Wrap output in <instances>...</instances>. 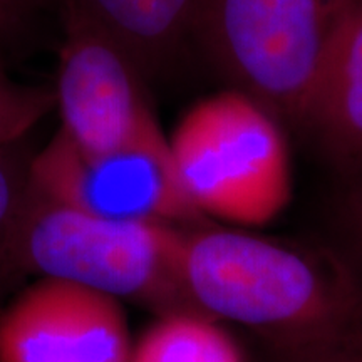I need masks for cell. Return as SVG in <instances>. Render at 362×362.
Returning a JSON list of instances; mask_svg holds the SVG:
<instances>
[{
	"label": "cell",
	"mask_w": 362,
	"mask_h": 362,
	"mask_svg": "<svg viewBox=\"0 0 362 362\" xmlns=\"http://www.w3.org/2000/svg\"><path fill=\"white\" fill-rule=\"evenodd\" d=\"M54 106V89L13 83L0 72V151L24 138Z\"/></svg>",
	"instance_id": "8fae6325"
},
{
	"label": "cell",
	"mask_w": 362,
	"mask_h": 362,
	"mask_svg": "<svg viewBox=\"0 0 362 362\" xmlns=\"http://www.w3.org/2000/svg\"><path fill=\"white\" fill-rule=\"evenodd\" d=\"M27 188L99 220L181 228L206 220L181 187L168 143L96 153L57 131L30 163Z\"/></svg>",
	"instance_id": "5b68a950"
},
{
	"label": "cell",
	"mask_w": 362,
	"mask_h": 362,
	"mask_svg": "<svg viewBox=\"0 0 362 362\" xmlns=\"http://www.w3.org/2000/svg\"><path fill=\"white\" fill-rule=\"evenodd\" d=\"M128 317L115 297L40 279L0 312V362H129Z\"/></svg>",
	"instance_id": "52a82bcc"
},
{
	"label": "cell",
	"mask_w": 362,
	"mask_h": 362,
	"mask_svg": "<svg viewBox=\"0 0 362 362\" xmlns=\"http://www.w3.org/2000/svg\"><path fill=\"white\" fill-rule=\"evenodd\" d=\"M128 54L139 74L158 69L189 39L193 0H66Z\"/></svg>",
	"instance_id": "9c48e42d"
},
{
	"label": "cell",
	"mask_w": 362,
	"mask_h": 362,
	"mask_svg": "<svg viewBox=\"0 0 362 362\" xmlns=\"http://www.w3.org/2000/svg\"><path fill=\"white\" fill-rule=\"evenodd\" d=\"M359 0H193L189 39L233 89L277 119L302 124L307 104Z\"/></svg>",
	"instance_id": "3957f363"
},
{
	"label": "cell",
	"mask_w": 362,
	"mask_h": 362,
	"mask_svg": "<svg viewBox=\"0 0 362 362\" xmlns=\"http://www.w3.org/2000/svg\"><path fill=\"white\" fill-rule=\"evenodd\" d=\"M347 221H349L351 235L356 240L362 257V187L356 189L349 202V211H347Z\"/></svg>",
	"instance_id": "9a60e30c"
},
{
	"label": "cell",
	"mask_w": 362,
	"mask_h": 362,
	"mask_svg": "<svg viewBox=\"0 0 362 362\" xmlns=\"http://www.w3.org/2000/svg\"><path fill=\"white\" fill-rule=\"evenodd\" d=\"M40 0H0V37L19 30Z\"/></svg>",
	"instance_id": "5bb4252c"
},
{
	"label": "cell",
	"mask_w": 362,
	"mask_h": 362,
	"mask_svg": "<svg viewBox=\"0 0 362 362\" xmlns=\"http://www.w3.org/2000/svg\"><path fill=\"white\" fill-rule=\"evenodd\" d=\"M27 178L22 180L16 166L0 151V257H4L11 228L24 202Z\"/></svg>",
	"instance_id": "7c38bea8"
},
{
	"label": "cell",
	"mask_w": 362,
	"mask_h": 362,
	"mask_svg": "<svg viewBox=\"0 0 362 362\" xmlns=\"http://www.w3.org/2000/svg\"><path fill=\"white\" fill-rule=\"evenodd\" d=\"M300 126L336 160L362 168V0L339 33Z\"/></svg>",
	"instance_id": "ba28073f"
},
{
	"label": "cell",
	"mask_w": 362,
	"mask_h": 362,
	"mask_svg": "<svg viewBox=\"0 0 362 362\" xmlns=\"http://www.w3.org/2000/svg\"><path fill=\"white\" fill-rule=\"evenodd\" d=\"M187 230L99 220L56 205L25 187L4 255L42 279L134 302L158 315L202 314L185 284Z\"/></svg>",
	"instance_id": "7a4b0ae2"
},
{
	"label": "cell",
	"mask_w": 362,
	"mask_h": 362,
	"mask_svg": "<svg viewBox=\"0 0 362 362\" xmlns=\"http://www.w3.org/2000/svg\"><path fill=\"white\" fill-rule=\"evenodd\" d=\"M129 362H245L218 320L203 314L160 315L133 344Z\"/></svg>",
	"instance_id": "30bf717a"
},
{
	"label": "cell",
	"mask_w": 362,
	"mask_h": 362,
	"mask_svg": "<svg viewBox=\"0 0 362 362\" xmlns=\"http://www.w3.org/2000/svg\"><path fill=\"white\" fill-rule=\"evenodd\" d=\"M183 275L202 314L252 329L287 356L362 329V282L334 253L197 226L187 230Z\"/></svg>",
	"instance_id": "6da1fadb"
},
{
	"label": "cell",
	"mask_w": 362,
	"mask_h": 362,
	"mask_svg": "<svg viewBox=\"0 0 362 362\" xmlns=\"http://www.w3.org/2000/svg\"><path fill=\"white\" fill-rule=\"evenodd\" d=\"M66 40L56 106L61 129L88 151L166 144L139 88V72L119 44L64 0Z\"/></svg>",
	"instance_id": "8992f818"
},
{
	"label": "cell",
	"mask_w": 362,
	"mask_h": 362,
	"mask_svg": "<svg viewBox=\"0 0 362 362\" xmlns=\"http://www.w3.org/2000/svg\"><path fill=\"white\" fill-rule=\"evenodd\" d=\"M185 193L200 214L255 228L292 198L288 146L279 119L237 89L193 104L168 138Z\"/></svg>",
	"instance_id": "277c9868"
},
{
	"label": "cell",
	"mask_w": 362,
	"mask_h": 362,
	"mask_svg": "<svg viewBox=\"0 0 362 362\" xmlns=\"http://www.w3.org/2000/svg\"><path fill=\"white\" fill-rule=\"evenodd\" d=\"M288 362H362V329L291 354Z\"/></svg>",
	"instance_id": "4fadbf2b"
}]
</instances>
